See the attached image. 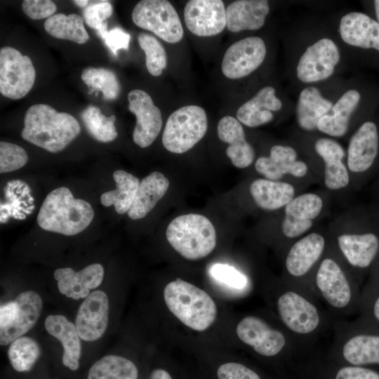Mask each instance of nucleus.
Segmentation results:
<instances>
[{"label":"nucleus","instance_id":"nucleus-1","mask_svg":"<svg viewBox=\"0 0 379 379\" xmlns=\"http://www.w3.org/2000/svg\"><path fill=\"white\" fill-rule=\"evenodd\" d=\"M290 81L300 90L338 77L347 63L325 21L304 20L290 28Z\"/></svg>","mask_w":379,"mask_h":379},{"label":"nucleus","instance_id":"nucleus-2","mask_svg":"<svg viewBox=\"0 0 379 379\" xmlns=\"http://www.w3.org/2000/svg\"><path fill=\"white\" fill-rule=\"evenodd\" d=\"M335 236L338 251L352 267L368 268L379 254V212L371 205L354 211Z\"/></svg>","mask_w":379,"mask_h":379},{"label":"nucleus","instance_id":"nucleus-3","mask_svg":"<svg viewBox=\"0 0 379 379\" xmlns=\"http://www.w3.org/2000/svg\"><path fill=\"white\" fill-rule=\"evenodd\" d=\"M80 131V125L72 115L58 112L46 104H36L25 113L21 136L37 147L55 153L64 149Z\"/></svg>","mask_w":379,"mask_h":379},{"label":"nucleus","instance_id":"nucleus-4","mask_svg":"<svg viewBox=\"0 0 379 379\" xmlns=\"http://www.w3.org/2000/svg\"><path fill=\"white\" fill-rule=\"evenodd\" d=\"M93 217L94 211L88 202L75 199L69 189L61 187L46 197L36 221L46 231L72 236L86 229Z\"/></svg>","mask_w":379,"mask_h":379},{"label":"nucleus","instance_id":"nucleus-5","mask_svg":"<svg viewBox=\"0 0 379 379\" xmlns=\"http://www.w3.org/2000/svg\"><path fill=\"white\" fill-rule=\"evenodd\" d=\"M164 297L169 310L193 330L203 331L214 322L217 307L204 290L180 279L168 283Z\"/></svg>","mask_w":379,"mask_h":379},{"label":"nucleus","instance_id":"nucleus-6","mask_svg":"<svg viewBox=\"0 0 379 379\" xmlns=\"http://www.w3.org/2000/svg\"><path fill=\"white\" fill-rule=\"evenodd\" d=\"M346 164L351 185L359 190L379 175V126L375 121H363L350 135L346 149Z\"/></svg>","mask_w":379,"mask_h":379},{"label":"nucleus","instance_id":"nucleus-7","mask_svg":"<svg viewBox=\"0 0 379 379\" xmlns=\"http://www.w3.org/2000/svg\"><path fill=\"white\" fill-rule=\"evenodd\" d=\"M171 246L183 258L199 260L209 255L216 245V232L211 220L189 213L174 218L166 228Z\"/></svg>","mask_w":379,"mask_h":379},{"label":"nucleus","instance_id":"nucleus-8","mask_svg":"<svg viewBox=\"0 0 379 379\" xmlns=\"http://www.w3.org/2000/svg\"><path fill=\"white\" fill-rule=\"evenodd\" d=\"M326 22L336 38L345 60L357 50L379 53V23L368 15L347 11L333 15Z\"/></svg>","mask_w":379,"mask_h":379},{"label":"nucleus","instance_id":"nucleus-9","mask_svg":"<svg viewBox=\"0 0 379 379\" xmlns=\"http://www.w3.org/2000/svg\"><path fill=\"white\" fill-rule=\"evenodd\" d=\"M207 116L198 105H186L168 118L162 135L164 147L169 152L182 154L192 148L205 135Z\"/></svg>","mask_w":379,"mask_h":379},{"label":"nucleus","instance_id":"nucleus-10","mask_svg":"<svg viewBox=\"0 0 379 379\" xmlns=\"http://www.w3.org/2000/svg\"><path fill=\"white\" fill-rule=\"evenodd\" d=\"M345 81L336 77L300 90L294 112L296 124L302 132H317L318 122L333 107Z\"/></svg>","mask_w":379,"mask_h":379},{"label":"nucleus","instance_id":"nucleus-11","mask_svg":"<svg viewBox=\"0 0 379 379\" xmlns=\"http://www.w3.org/2000/svg\"><path fill=\"white\" fill-rule=\"evenodd\" d=\"M43 307L41 296L34 291L19 294L0 307V344L7 345L22 337L36 323Z\"/></svg>","mask_w":379,"mask_h":379},{"label":"nucleus","instance_id":"nucleus-12","mask_svg":"<svg viewBox=\"0 0 379 379\" xmlns=\"http://www.w3.org/2000/svg\"><path fill=\"white\" fill-rule=\"evenodd\" d=\"M132 20L136 26L170 44L179 42L184 34L178 13L166 0L139 1L132 11Z\"/></svg>","mask_w":379,"mask_h":379},{"label":"nucleus","instance_id":"nucleus-13","mask_svg":"<svg viewBox=\"0 0 379 379\" xmlns=\"http://www.w3.org/2000/svg\"><path fill=\"white\" fill-rule=\"evenodd\" d=\"M36 71L29 57L15 48L0 49V93L5 97L18 100L32 89Z\"/></svg>","mask_w":379,"mask_h":379},{"label":"nucleus","instance_id":"nucleus-14","mask_svg":"<svg viewBox=\"0 0 379 379\" xmlns=\"http://www.w3.org/2000/svg\"><path fill=\"white\" fill-rule=\"evenodd\" d=\"M314 284L324 300L335 310L348 308L353 300V287L347 271L331 255H324L317 265Z\"/></svg>","mask_w":379,"mask_h":379},{"label":"nucleus","instance_id":"nucleus-15","mask_svg":"<svg viewBox=\"0 0 379 379\" xmlns=\"http://www.w3.org/2000/svg\"><path fill=\"white\" fill-rule=\"evenodd\" d=\"M362 100L361 91L345 81L330 111L318 122L317 132L333 138H344L356 129L354 121ZM353 133V132H352Z\"/></svg>","mask_w":379,"mask_h":379},{"label":"nucleus","instance_id":"nucleus-16","mask_svg":"<svg viewBox=\"0 0 379 379\" xmlns=\"http://www.w3.org/2000/svg\"><path fill=\"white\" fill-rule=\"evenodd\" d=\"M325 202L315 192L297 194L284 208L281 225L283 235L290 239H298L309 233L324 212Z\"/></svg>","mask_w":379,"mask_h":379},{"label":"nucleus","instance_id":"nucleus-17","mask_svg":"<svg viewBox=\"0 0 379 379\" xmlns=\"http://www.w3.org/2000/svg\"><path fill=\"white\" fill-rule=\"evenodd\" d=\"M267 53L265 42L261 37L244 38L232 44L225 51L222 72L230 79L246 77L262 65Z\"/></svg>","mask_w":379,"mask_h":379},{"label":"nucleus","instance_id":"nucleus-18","mask_svg":"<svg viewBox=\"0 0 379 379\" xmlns=\"http://www.w3.org/2000/svg\"><path fill=\"white\" fill-rule=\"evenodd\" d=\"M277 307L284 326L295 334L310 335L319 327L321 315L318 308L297 291L290 290L280 295Z\"/></svg>","mask_w":379,"mask_h":379},{"label":"nucleus","instance_id":"nucleus-19","mask_svg":"<svg viewBox=\"0 0 379 379\" xmlns=\"http://www.w3.org/2000/svg\"><path fill=\"white\" fill-rule=\"evenodd\" d=\"M314 152L323 163L325 187L331 191L345 189L351 185L346 164V150L336 139L321 135L314 139Z\"/></svg>","mask_w":379,"mask_h":379},{"label":"nucleus","instance_id":"nucleus-20","mask_svg":"<svg viewBox=\"0 0 379 379\" xmlns=\"http://www.w3.org/2000/svg\"><path fill=\"white\" fill-rule=\"evenodd\" d=\"M255 168L264 178L271 180H281L285 175L302 179L309 172L307 162L299 159L298 149L291 144L273 145L269 156L256 159Z\"/></svg>","mask_w":379,"mask_h":379},{"label":"nucleus","instance_id":"nucleus-21","mask_svg":"<svg viewBox=\"0 0 379 379\" xmlns=\"http://www.w3.org/2000/svg\"><path fill=\"white\" fill-rule=\"evenodd\" d=\"M128 100V109L136 117L133 140L139 147L145 148L152 144L161 129V111L149 95L142 90L130 91Z\"/></svg>","mask_w":379,"mask_h":379},{"label":"nucleus","instance_id":"nucleus-22","mask_svg":"<svg viewBox=\"0 0 379 379\" xmlns=\"http://www.w3.org/2000/svg\"><path fill=\"white\" fill-rule=\"evenodd\" d=\"M187 28L198 36H212L227 26L226 8L221 0H190L184 8Z\"/></svg>","mask_w":379,"mask_h":379},{"label":"nucleus","instance_id":"nucleus-23","mask_svg":"<svg viewBox=\"0 0 379 379\" xmlns=\"http://www.w3.org/2000/svg\"><path fill=\"white\" fill-rule=\"evenodd\" d=\"M236 332L244 343L265 357L278 354L286 344V339L281 331L272 328L264 320L254 316L241 319Z\"/></svg>","mask_w":379,"mask_h":379},{"label":"nucleus","instance_id":"nucleus-24","mask_svg":"<svg viewBox=\"0 0 379 379\" xmlns=\"http://www.w3.org/2000/svg\"><path fill=\"white\" fill-rule=\"evenodd\" d=\"M326 247V237L318 232H311L295 240L286 255L285 267L293 278L307 275L320 262Z\"/></svg>","mask_w":379,"mask_h":379},{"label":"nucleus","instance_id":"nucleus-25","mask_svg":"<svg viewBox=\"0 0 379 379\" xmlns=\"http://www.w3.org/2000/svg\"><path fill=\"white\" fill-rule=\"evenodd\" d=\"M109 300L102 291H94L80 305L76 319L80 338L94 341L102 336L108 324Z\"/></svg>","mask_w":379,"mask_h":379},{"label":"nucleus","instance_id":"nucleus-26","mask_svg":"<svg viewBox=\"0 0 379 379\" xmlns=\"http://www.w3.org/2000/svg\"><path fill=\"white\" fill-rule=\"evenodd\" d=\"M284 105L275 88L266 86L239 107L237 119L248 127L260 126L273 121L275 112L281 111Z\"/></svg>","mask_w":379,"mask_h":379},{"label":"nucleus","instance_id":"nucleus-27","mask_svg":"<svg viewBox=\"0 0 379 379\" xmlns=\"http://www.w3.org/2000/svg\"><path fill=\"white\" fill-rule=\"evenodd\" d=\"M59 291L74 300L87 298L91 290L100 285L104 268L99 263L89 265L80 271L70 267L58 268L53 273Z\"/></svg>","mask_w":379,"mask_h":379},{"label":"nucleus","instance_id":"nucleus-28","mask_svg":"<svg viewBox=\"0 0 379 379\" xmlns=\"http://www.w3.org/2000/svg\"><path fill=\"white\" fill-rule=\"evenodd\" d=\"M217 133L221 141L229 144L226 154L235 167L245 168L253 162L255 150L247 142L244 128L236 118L225 116L220 119Z\"/></svg>","mask_w":379,"mask_h":379},{"label":"nucleus","instance_id":"nucleus-29","mask_svg":"<svg viewBox=\"0 0 379 379\" xmlns=\"http://www.w3.org/2000/svg\"><path fill=\"white\" fill-rule=\"evenodd\" d=\"M266 0H238L226 8L227 27L232 32L262 28L270 13Z\"/></svg>","mask_w":379,"mask_h":379},{"label":"nucleus","instance_id":"nucleus-30","mask_svg":"<svg viewBox=\"0 0 379 379\" xmlns=\"http://www.w3.org/2000/svg\"><path fill=\"white\" fill-rule=\"evenodd\" d=\"M47 332L60 341L62 364L72 371L79 366L81 345L76 326L63 315H49L45 320Z\"/></svg>","mask_w":379,"mask_h":379},{"label":"nucleus","instance_id":"nucleus-31","mask_svg":"<svg viewBox=\"0 0 379 379\" xmlns=\"http://www.w3.org/2000/svg\"><path fill=\"white\" fill-rule=\"evenodd\" d=\"M249 191L256 205L265 211L284 208L297 195L291 182L266 178L253 180Z\"/></svg>","mask_w":379,"mask_h":379},{"label":"nucleus","instance_id":"nucleus-32","mask_svg":"<svg viewBox=\"0 0 379 379\" xmlns=\"http://www.w3.org/2000/svg\"><path fill=\"white\" fill-rule=\"evenodd\" d=\"M169 187L168 178L161 173L154 171L140 182L128 211L132 220L143 218L164 196Z\"/></svg>","mask_w":379,"mask_h":379},{"label":"nucleus","instance_id":"nucleus-33","mask_svg":"<svg viewBox=\"0 0 379 379\" xmlns=\"http://www.w3.org/2000/svg\"><path fill=\"white\" fill-rule=\"evenodd\" d=\"M116 189L104 192L100 197L101 204L106 207L114 206L119 214H124L129 211L140 181L133 174L123 170L113 173Z\"/></svg>","mask_w":379,"mask_h":379},{"label":"nucleus","instance_id":"nucleus-34","mask_svg":"<svg viewBox=\"0 0 379 379\" xmlns=\"http://www.w3.org/2000/svg\"><path fill=\"white\" fill-rule=\"evenodd\" d=\"M343 358L354 366L379 364V335L359 334L345 340Z\"/></svg>","mask_w":379,"mask_h":379},{"label":"nucleus","instance_id":"nucleus-35","mask_svg":"<svg viewBox=\"0 0 379 379\" xmlns=\"http://www.w3.org/2000/svg\"><path fill=\"white\" fill-rule=\"evenodd\" d=\"M46 32L51 36L69 40L83 44L89 39V35L84 27V18L79 14H54L44 24Z\"/></svg>","mask_w":379,"mask_h":379},{"label":"nucleus","instance_id":"nucleus-36","mask_svg":"<svg viewBox=\"0 0 379 379\" xmlns=\"http://www.w3.org/2000/svg\"><path fill=\"white\" fill-rule=\"evenodd\" d=\"M138 371L129 359L117 355H107L95 362L87 379H137Z\"/></svg>","mask_w":379,"mask_h":379},{"label":"nucleus","instance_id":"nucleus-37","mask_svg":"<svg viewBox=\"0 0 379 379\" xmlns=\"http://www.w3.org/2000/svg\"><path fill=\"white\" fill-rule=\"evenodd\" d=\"M81 118L88 133L96 140L109 142L117 137L114 115L107 117L98 107L90 105L82 111Z\"/></svg>","mask_w":379,"mask_h":379},{"label":"nucleus","instance_id":"nucleus-38","mask_svg":"<svg viewBox=\"0 0 379 379\" xmlns=\"http://www.w3.org/2000/svg\"><path fill=\"white\" fill-rule=\"evenodd\" d=\"M41 354L40 347L34 339L22 336L12 342L8 357L13 368L18 372L31 370Z\"/></svg>","mask_w":379,"mask_h":379},{"label":"nucleus","instance_id":"nucleus-39","mask_svg":"<svg viewBox=\"0 0 379 379\" xmlns=\"http://www.w3.org/2000/svg\"><path fill=\"white\" fill-rule=\"evenodd\" d=\"M81 80L92 91H101L107 100H114L120 93L121 86L115 73L103 67H87L81 75Z\"/></svg>","mask_w":379,"mask_h":379},{"label":"nucleus","instance_id":"nucleus-40","mask_svg":"<svg viewBox=\"0 0 379 379\" xmlns=\"http://www.w3.org/2000/svg\"><path fill=\"white\" fill-rule=\"evenodd\" d=\"M140 47L145 53V63L150 74L158 77L167 65V55L162 44L152 35L140 32L138 36Z\"/></svg>","mask_w":379,"mask_h":379},{"label":"nucleus","instance_id":"nucleus-41","mask_svg":"<svg viewBox=\"0 0 379 379\" xmlns=\"http://www.w3.org/2000/svg\"><path fill=\"white\" fill-rule=\"evenodd\" d=\"M211 277L227 291H244L247 285V277L227 264L215 263L209 270Z\"/></svg>","mask_w":379,"mask_h":379},{"label":"nucleus","instance_id":"nucleus-42","mask_svg":"<svg viewBox=\"0 0 379 379\" xmlns=\"http://www.w3.org/2000/svg\"><path fill=\"white\" fill-rule=\"evenodd\" d=\"M113 12L112 4L107 1H97L86 6L83 11L84 19L87 25L96 31L102 39L108 32L107 19Z\"/></svg>","mask_w":379,"mask_h":379},{"label":"nucleus","instance_id":"nucleus-43","mask_svg":"<svg viewBox=\"0 0 379 379\" xmlns=\"http://www.w3.org/2000/svg\"><path fill=\"white\" fill-rule=\"evenodd\" d=\"M27 154L22 147L8 142H0L1 173L20 169L27 164Z\"/></svg>","mask_w":379,"mask_h":379},{"label":"nucleus","instance_id":"nucleus-44","mask_svg":"<svg viewBox=\"0 0 379 379\" xmlns=\"http://www.w3.org/2000/svg\"><path fill=\"white\" fill-rule=\"evenodd\" d=\"M24 13L32 20H41L53 16L57 10L51 0H24L21 4Z\"/></svg>","mask_w":379,"mask_h":379},{"label":"nucleus","instance_id":"nucleus-45","mask_svg":"<svg viewBox=\"0 0 379 379\" xmlns=\"http://www.w3.org/2000/svg\"><path fill=\"white\" fill-rule=\"evenodd\" d=\"M217 375L218 379H261L255 371L237 363L221 365L218 369Z\"/></svg>","mask_w":379,"mask_h":379},{"label":"nucleus","instance_id":"nucleus-46","mask_svg":"<svg viewBox=\"0 0 379 379\" xmlns=\"http://www.w3.org/2000/svg\"><path fill=\"white\" fill-rule=\"evenodd\" d=\"M102 39L111 51L117 55L119 49H128L131 36L121 28L117 27L108 31Z\"/></svg>","mask_w":379,"mask_h":379},{"label":"nucleus","instance_id":"nucleus-47","mask_svg":"<svg viewBox=\"0 0 379 379\" xmlns=\"http://www.w3.org/2000/svg\"><path fill=\"white\" fill-rule=\"evenodd\" d=\"M335 379H379V374L368 368L351 366L340 368Z\"/></svg>","mask_w":379,"mask_h":379},{"label":"nucleus","instance_id":"nucleus-48","mask_svg":"<svg viewBox=\"0 0 379 379\" xmlns=\"http://www.w3.org/2000/svg\"><path fill=\"white\" fill-rule=\"evenodd\" d=\"M371 205L379 212V175L373 181L371 186Z\"/></svg>","mask_w":379,"mask_h":379},{"label":"nucleus","instance_id":"nucleus-49","mask_svg":"<svg viewBox=\"0 0 379 379\" xmlns=\"http://www.w3.org/2000/svg\"><path fill=\"white\" fill-rule=\"evenodd\" d=\"M150 379H172V378L167 371L158 368L152 372Z\"/></svg>","mask_w":379,"mask_h":379},{"label":"nucleus","instance_id":"nucleus-50","mask_svg":"<svg viewBox=\"0 0 379 379\" xmlns=\"http://www.w3.org/2000/svg\"><path fill=\"white\" fill-rule=\"evenodd\" d=\"M373 314L376 319L379 321V297L377 298L373 306Z\"/></svg>","mask_w":379,"mask_h":379},{"label":"nucleus","instance_id":"nucleus-51","mask_svg":"<svg viewBox=\"0 0 379 379\" xmlns=\"http://www.w3.org/2000/svg\"><path fill=\"white\" fill-rule=\"evenodd\" d=\"M373 6L376 21L379 23V0L373 1Z\"/></svg>","mask_w":379,"mask_h":379},{"label":"nucleus","instance_id":"nucleus-52","mask_svg":"<svg viewBox=\"0 0 379 379\" xmlns=\"http://www.w3.org/2000/svg\"><path fill=\"white\" fill-rule=\"evenodd\" d=\"M72 2H74L79 7L85 8L89 1L87 0H76V1H72Z\"/></svg>","mask_w":379,"mask_h":379}]
</instances>
